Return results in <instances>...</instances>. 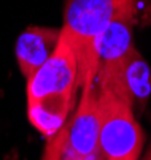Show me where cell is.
I'll use <instances>...</instances> for the list:
<instances>
[{"instance_id":"cell-5","label":"cell","mask_w":151,"mask_h":160,"mask_svg":"<svg viewBox=\"0 0 151 160\" xmlns=\"http://www.w3.org/2000/svg\"><path fill=\"white\" fill-rule=\"evenodd\" d=\"M78 89L76 56L70 43L60 35L51 57L27 79V102L53 95L75 98Z\"/></svg>"},{"instance_id":"cell-1","label":"cell","mask_w":151,"mask_h":160,"mask_svg":"<svg viewBox=\"0 0 151 160\" xmlns=\"http://www.w3.org/2000/svg\"><path fill=\"white\" fill-rule=\"evenodd\" d=\"M134 0H67L60 35L75 51L78 87L94 84L97 73V41L112 19Z\"/></svg>"},{"instance_id":"cell-7","label":"cell","mask_w":151,"mask_h":160,"mask_svg":"<svg viewBox=\"0 0 151 160\" xmlns=\"http://www.w3.org/2000/svg\"><path fill=\"white\" fill-rule=\"evenodd\" d=\"M60 30L53 27H27L16 41V60L19 70L29 79L54 52Z\"/></svg>"},{"instance_id":"cell-6","label":"cell","mask_w":151,"mask_h":160,"mask_svg":"<svg viewBox=\"0 0 151 160\" xmlns=\"http://www.w3.org/2000/svg\"><path fill=\"white\" fill-rule=\"evenodd\" d=\"M135 16V2H131L107 26L97 41V72L116 65L134 46L132 29Z\"/></svg>"},{"instance_id":"cell-3","label":"cell","mask_w":151,"mask_h":160,"mask_svg":"<svg viewBox=\"0 0 151 160\" xmlns=\"http://www.w3.org/2000/svg\"><path fill=\"white\" fill-rule=\"evenodd\" d=\"M100 106L96 82L81 90L73 118L60 132L62 160H102L99 148Z\"/></svg>"},{"instance_id":"cell-8","label":"cell","mask_w":151,"mask_h":160,"mask_svg":"<svg viewBox=\"0 0 151 160\" xmlns=\"http://www.w3.org/2000/svg\"><path fill=\"white\" fill-rule=\"evenodd\" d=\"M75 105V98L67 97H45L27 102V116L32 125L45 136H53L67 122V116Z\"/></svg>"},{"instance_id":"cell-4","label":"cell","mask_w":151,"mask_h":160,"mask_svg":"<svg viewBox=\"0 0 151 160\" xmlns=\"http://www.w3.org/2000/svg\"><path fill=\"white\" fill-rule=\"evenodd\" d=\"M97 89L113 94L132 109L143 111L151 95V72L146 60L132 46L113 67L99 70L94 79Z\"/></svg>"},{"instance_id":"cell-2","label":"cell","mask_w":151,"mask_h":160,"mask_svg":"<svg viewBox=\"0 0 151 160\" xmlns=\"http://www.w3.org/2000/svg\"><path fill=\"white\" fill-rule=\"evenodd\" d=\"M99 90L102 160H138L143 148V132L134 109L107 90Z\"/></svg>"},{"instance_id":"cell-9","label":"cell","mask_w":151,"mask_h":160,"mask_svg":"<svg viewBox=\"0 0 151 160\" xmlns=\"http://www.w3.org/2000/svg\"><path fill=\"white\" fill-rule=\"evenodd\" d=\"M60 132L54 133L53 136L48 138V144L45 148V152H43V157L41 160H62V155H60Z\"/></svg>"},{"instance_id":"cell-10","label":"cell","mask_w":151,"mask_h":160,"mask_svg":"<svg viewBox=\"0 0 151 160\" xmlns=\"http://www.w3.org/2000/svg\"><path fill=\"white\" fill-rule=\"evenodd\" d=\"M145 160H151V148H149V151H148V154H146Z\"/></svg>"}]
</instances>
